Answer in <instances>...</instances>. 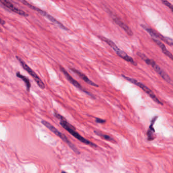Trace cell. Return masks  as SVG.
<instances>
[{
    "label": "cell",
    "mask_w": 173,
    "mask_h": 173,
    "mask_svg": "<svg viewBox=\"0 0 173 173\" xmlns=\"http://www.w3.org/2000/svg\"><path fill=\"white\" fill-rule=\"evenodd\" d=\"M1 24L2 25H5V20H2V19L1 20Z\"/></svg>",
    "instance_id": "cell-19"
},
{
    "label": "cell",
    "mask_w": 173,
    "mask_h": 173,
    "mask_svg": "<svg viewBox=\"0 0 173 173\" xmlns=\"http://www.w3.org/2000/svg\"><path fill=\"white\" fill-rule=\"evenodd\" d=\"M60 70L64 74V75L65 76V78H67V79L70 83H72L73 85L75 86L77 88H78L80 90H81V91L84 92H85V94H88V95H89L90 97H92L93 98H95L94 95H92V94H90L89 92L87 91L86 89H85L84 88H83V87L82 86V85H81V84L78 81H77L76 80L74 79V78H73L69 74L68 72L67 71V70L63 67H62V65H60Z\"/></svg>",
    "instance_id": "cell-8"
},
{
    "label": "cell",
    "mask_w": 173,
    "mask_h": 173,
    "mask_svg": "<svg viewBox=\"0 0 173 173\" xmlns=\"http://www.w3.org/2000/svg\"><path fill=\"white\" fill-rule=\"evenodd\" d=\"M122 76L124 78H125L126 80H127V81H129L131 83L134 84L135 85L138 86H139V87L141 88L142 90H144L147 94H148L150 96V97H151V99L153 100V101H154V102H156V103L158 104L159 105H163V103L161 102V101H159L158 99L156 97V96L155 95V94H154L153 92H152V90H151L150 88H149L148 87H147L146 85L143 84V83H141V82L138 81L137 80L134 79V78H130V77H129L126 76L125 75H122Z\"/></svg>",
    "instance_id": "cell-6"
},
{
    "label": "cell",
    "mask_w": 173,
    "mask_h": 173,
    "mask_svg": "<svg viewBox=\"0 0 173 173\" xmlns=\"http://www.w3.org/2000/svg\"><path fill=\"white\" fill-rule=\"evenodd\" d=\"M0 2L3 5L16 14H19L21 16H25V17L28 16V14L25 12V11L19 9L17 7L14 6V5L12 3H11L9 0H0Z\"/></svg>",
    "instance_id": "cell-10"
},
{
    "label": "cell",
    "mask_w": 173,
    "mask_h": 173,
    "mask_svg": "<svg viewBox=\"0 0 173 173\" xmlns=\"http://www.w3.org/2000/svg\"><path fill=\"white\" fill-rule=\"evenodd\" d=\"M99 38L102 40L104 41L105 42H106L107 44H108L113 49V50L115 51V52L116 53L117 55H118L119 57H120L121 58L126 60V62H129V63H130L131 64H132L133 65H137V63L134 60V59L132 57H129V55H128L125 52H124V51H122L115 44V43L113 42V41H111V40H110V39H108V38H106V37H101V36H100Z\"/></svg>",
    "instance_id": "cell-3"
},
{
    "label": "cell",
    "mask_w": 173,
    "mask_h": 173,
    "mask_svg": "<svg viewBox=\"0 0 173 173\" xmlns=\"http://www.w3.org/2000/svg\"><path fill=\"white\" fill-rule=\"evenodd\" d=\"M54 115L56 118L59 119L60 120V126L64 128L66 131H68L70 134H72L73 137H74L75 138L86 145H89L90 146L95 147V148L97 147V145L95 144L92 143L85 138H83V137L81 136L78 132H77L75 127H74L72 125H71V124H69V122H68L67 119L63 116L60 115L57 112H55L54 113Z\"/></svg>",
    "instance_id": "cell-1"
},
{
    "label": "cell",
    "mask_w": 173,
    "mask_h": 173,
    "mask_svg": "<svg viewBox=\"0 0 173 173\" xmlns=\"http://www.w3.org/2000/svg\"><path fill=\"white\" fill-rule=\"evenodd\" d=\"M20 1V2H21L22 3L24 4L25 5L27 6V7H28V8H30V9L36 11H37L38 12L40 13V14L43 15V16H45V17L48 18V20H49L51 22H52L54 23H55L56 25H57L58 27H60V28L63 29L64 30L68 31V28H66L65 26H64V25H63L60 22L58 21L57 20H56L54 17L52 16H51V15H50L49 14H48L47 13L44 11V10H43L42 9H40L39 8H38L37 7H36L35 6L33 5H32L31 4L29 3L28 2H27V1L25 0H18Z\"/></svg>",
    "instance_id": "cell-4"
},
{
    "label": "cell",
    "mask_w": 173,
    "mask_h": 173,
    "mask_svg": "<svg viewBox=\"0 0 173 173\" xmlns=\"http://www.w3.org/2000/svg\"><path fill=\"white\" fill-rule=\"evenodd\" d=\"M161 1L164 4V5L169 7L170 10L172 11V12L173 13V5L171 3H170L168 0H161Z\"/></svg>",
    "instance_id": "cell-17"
},
{
    "label": "cell",
    "mask_w": 173,
    "mask_h": 173,
    "mask_svg": "<svg viewBox=\"0 0 173 173\" xmlns=\"http://www.w3.org/2000/svg\"><path fill=\"white\" fill-rule=\"evenodd\" d=\"M111 17L112 18L113 21L115 23L116 25H118L119 27H120L121 28H122L125 32L126 33V34L129 35V36H132L134 35L133 32L131 30V28L129 26H127L126 23H124V22L121 20L118 17L115 16V15L111 14Z\"/></svg>",
    "instance_id": "cell-11"
},
{
    "label": "cell",
    "mask_w": 173,
    "mask_h": 173,
    "mask_svg": "<svg viewBox=\"0 0 173 173\" xmlns=\"http://www.w3.org/2000/svg\"><path fill=\"white\" fill-rule=\"evenodd\" d=\"M70 69H71V71L75 73L76 75H77L80 78L83 80L84 81L86 82L88 84L92 85V86H93L97 87H99V85H97V84H96V83H94V82L92 81V80H90L88 78V77L86 75L84 74V73H83L80 72V71H79L78 70H77V69L73 68H70Z\"/></svg>",
    "instance_id": "cell-12"
},
{
    "label": "cell",
    "mask_w": 173,
    "mask_h": 173,
    "mask_svg": "<svg viewBox=\"0 0 173 173\" xmlns=\"http://www.w3.org/2000/svg\"><path fill=\"white\" fill-rule=\"evenodd\" d=\"M16 58L19 61L20 64L21 65V66L23 67V69H25V70L27 71V72L31 76H32L33 78L35 80V81L37 84L42 89H44V88H45V84L42 81V80L40 79L39 76H38V75L20 57L16 56Z\"/></svg>",
    "instance_id": "cell-7"
},
{
    "label": "cell",
    "mask_w": 173,
    "mask_h": 173,
    "mask_svg": "<svg viewBox=\"0 0 173 173\" xmlns=\"http://www.w3.org/2000/svg\"><path fill=\"white\" fill-rule=\"evenodd\" d=\"M16 75L18 78H20L23 80L25 84V86L27 87V90L28 92H30V90L31 87V82L30 80L26 76H23V75L21 74L20 72L16 73Z\"/></svg>",
    "instance_id": "cell-14"
},
{
    "label": "cell",
    "mask_w": 173,
    "mask_h": 173,
    "mask_svg": "<svg viewBox=\"0 0 173 173\" xmlns=\"http://www.w3.org/2000/svg\"><path fill=\"white\" fill-rule=\"evenodd\" d=\"M41 122L44 126L47 127L50 131L53 132L55 135L58 136L59 138H60L61 139L63 140V141L67 143L68 145L72 149V150H73V151H74L76 154H80V152L79 151V150H78V148L72 142H70V141L68 139V138L65 134H63V133L58 131L56 127H55L54 126H52L51 124H50L49 122H48L46 120H42Z\"/></svg>",
    "instance_id": "cell-2"
},
{
    "label": "cell",
    "mask_w": 173,
    "mask_h": 173,
    "mask_svg": "<svg viewBox=\"0 0 173 173\" xmlns=\"http://www.w3.org/2000/svg\"><path fill=\"white\" fill-rule=\"evenodd\" d=\"M142 28L145 30L149 35H150L152 38H156V39H158L161 40V41H164L166 43V44L169 45L170 46H172L171 42V38L169 37H166L164 36L161 35V34L158 33V32H156V31L154 30L151 28H150L149 27L145 25H141Z\"/></svg>",
    "instance_id": "cell-9"
},
{
    "label": "cell",
    "mask_w": 173,
    "mask_h": 173,
    "mask_svg": "<svg viewBox=\"0 0 173 173\" xmlns=\"http://www.w3.org/2000/svg\"><path fill=\"white\" fill-rule=\"evenodd\" d=\"M137 55L139 56L143 60L144 62L148 64L149 65H151L154 70L156 72L160 75V76L164 79L166 81L168 82H170L171 81V79L170 78L169 76L165 72L163 69H161L159 65H158L156 62H154L153 60H151L149 58H148L144 54H142L140 52H138Z\"/></svg>",
    "instance_id": "cell-5"
},
{
    "label": "cell",
    "mask_w": 173,
    "mask_h": 173,
    "mask_svg": "<svg viewBox=\"0 0 173 173\" xmlns=\"http://www.w3.org/2000/svg\"><path fill=\"white\" fill-rule=\"evenodd\" d=\"M95 122L98 123V124H104L106 122V120L96 117L95 118Z\"/></svg>",
    "instance_id": "cell-18"
},
{
    "label": "cell",
    "mask_w": 173,
    "mask_h": 173,
    "mask_svg": "<svg viewBox=\"0 0 173 173\" xmlns=\"http://www.w3.org/2000/svg\"><path fill=\"white\" fill-rule=\"evenodd\" d=\"M157 118V117H155L152 119V121H151V125L149 126V130L148 131V132H147V135H148V139L149 141L154 139V138H153V133L155 132V131H154V129L153 126L154 123L156 121V120Z\"/></svg>",
    "instance_id": "cell-15"
},
{
    "label": "cell",
    "mask_w": 173,
    "mask_h": 173,
    "mask_svg": "<svg viewBox=\"0 0 173 173\" xmlns=\"http://www.w3.org/2000/svg\"><path fill=\"white\" fill-rule=\"evenodd\" d=\"M94 132L97 136H99V137H100L102 138V139H104V140H106L107 141L112 142H115V140L112 137H110V136H108L107 134H103L102 132H100L99 131H95V130L94 131Z\"/></svg>",
    "instance_id": "cell-16"
},
{
    "label": "cell",
    "mask_w": 173,
    "mask_h": 173,
    "mask_svg": "<svg viewBox=\"0 0 173 173\" xmlns=\"http://www.w3.org/2000/svg\"><path fill=\"white\" fill-rule=\"evenodd\" d=\"M152 40L154 42L156 43V44H157L158 46H159V47L161 48V51L163 53L173 61V55L170 52V51H168L164 44L161 41H160L158 39H156V38H152Z\"/></svg>",
    "instance_id": "cell-13"
}]
</instances>
